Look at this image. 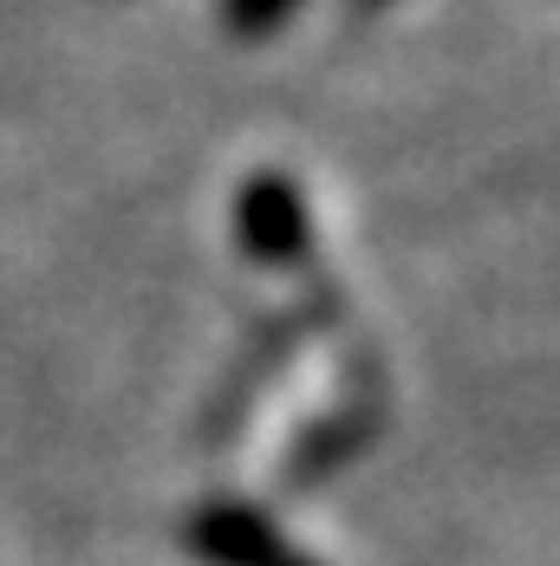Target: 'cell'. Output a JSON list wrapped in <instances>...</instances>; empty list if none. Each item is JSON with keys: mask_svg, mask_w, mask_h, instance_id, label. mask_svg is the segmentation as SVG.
Masks as SVG:
<instances>
[{"mask_svg": "<svg viewBox=\"0 0 560 566\" xmlns=\"http://www.w3.org/2000/svg\"><path fill=\"white\" fill-rule=\"evenodd\" d=\"M183 541L203 566H320L313 554H300L261 509L228 502V495H216V502H203L189 514Z\"/></svg>", "mask_w": 560, "mask_h": 566, "instance_id": "obj_2", "label": "cell"}, {"mask_svg": "<svg viewBox=\"0 0 560 566\" xmlns=\"http://www.w3.org/2000/svg\"><path fill=\"white\" fill-rule=\"evenodd\" d=\"M372 7H378V0H372Z\"/></svg>", "mask_w": 560, "mask_h": 566, "instance_id": "obj_4", "label": "cell"}, {"mask_svg": "<svg viewBox=\"0 0 560 566\" xmlns=\"http://www.w3.org/2000/svg\"><path fill=\"white\" fill-rule=\"evenodd\" d=\"M307 0H222V27L228 33H241V40H261V33H274L280 20H293Z\"/></svg>", "mask_w": 560, "mask_h": 566, "instance_id": "obj_3", "label": "cell"}, {"mask_svg": "<svg viewBox=\"0 0 560 566\" xmlns=\"http://www.w3.org/2000/svg\"><path fill=\"white\" fill-rule=\"evenodd\" d=\"M235 234L248 248V261L261 268H300L313 254V209L300 196V182L280 170H255L235 196Z\"/></svg>", "mask_w": 560, "mask_h": 566, "instance_id": "obj_1", "label": "cell"}]
</instances>
